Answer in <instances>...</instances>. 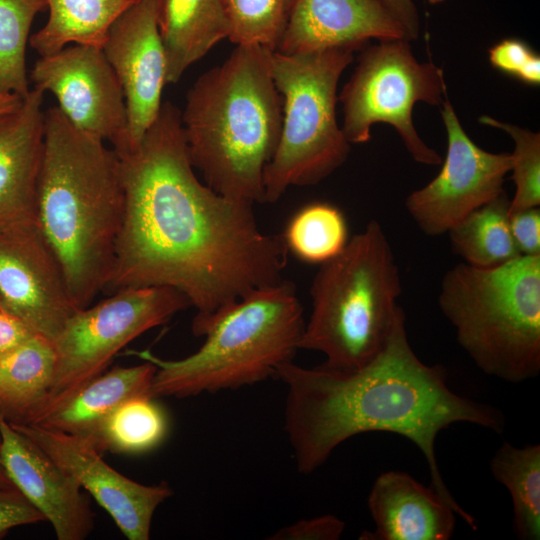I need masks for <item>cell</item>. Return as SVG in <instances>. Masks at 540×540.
I'll return each instance as SVG.
<instances>
[{
    "label": "cell",
    "mask_w": 540,
    "mask_h": 540,
    "mask_svg": "<svg viewBox=\"0 0 540 540\" xmlns=\"http://www.w3.org/2000/svg\"><path fill=\"white\" fill-rule=\"evenodd\" d=\"M494 479L509 492L512 527L521 540L540 539V445L504 442L490 461Z\"/></svg>",
    "instance_id": "25"
},
{
    "label": "cell",
    "mask_w": 540,
    "mask_h": 540,
    "mask_svg": "<svg viewBox=\"0 0 540 540\" xmlns=\"http://www.w3.org/2000/svg\"><path fill=\"white\" fill-rule=\"evenodd\" d=\"M0 459L16 488L43 514L58 540H84L94 516L78 482L0 416Z\"/></svg>",
    "instance_id": "16"
},
{
    "label": "cell",
    "mask_w": 540,
    "mask_h": 540,
    "mask_svg": "<svg viewBox=\"0 0 540 540\" xmlns=\"http://www.w3.org/2000/svg\"><path fill=\"white\" fill-rule=\"evenodd\" d=\"M284 241L300 260L323 264L346 246L348 227L344 214L329 203H312L300 209L288 223Z\"/></svg>",
    "instance_id": "27"
},
{
    "label": "cell",
    "mask_w": 540,
    "mask_h": 540,
    "mask_svg": "<svg viewBox=\"0 0 540 540\" xmlns=\"http://www.w3.org/2000/svg\"><path fill=\"white\" fill-rule=\"evenodd\" d=\"M46 521L43 514L15 486L0 489V537L9 530Z\"/></svg>",
    "instance_id": "33"
},
{
    "label": "cell",
    "mask_w": 540,
    "mask_h": 540,
    "mask_svg": "<svg viewBox=\"0 0 540 540\" xmlns=\"http://www.w3.org/2000/svg\"><path fill=\"white\" fill-rule=\"evenodd\" d=\"M488 57L495 69L527 85L540 84V57L524 41L503 39L489 49Z\"/></svg>",
    "instance_id": "31"
},
{
    "label": "cell",
    "mask_w": 540,
    "mask_h": 540,
    "mask_svg": "<svg viewBox=\"0 0 540 540\" xmlns=\"http://www.w3.org/2000/svg\"><path fill=\"white\" fill-rule=\"evenodd\" d=\"M102 50L124 93L132 150L157 118L167 84L154 0H139L124 12L110 27Z\"/></svg>",
    "instance_id": "15"
},
{
    "label": "cell",
    "mask_w": 540,
    "mask_h": 540,
    "mask_svg": "<svg viewBox=\"0 0 540 540\" xmlns=\"http://www.w3.org/2000/svg\"><path fill=\"white\" fill-rule=\"evenodd\" d=\"M358 64L343 87V133L350 144L371 139V127L387 123L395 128L412 158L439 165L441 157L418 135L412 120L417 102L440 105L447 97L442 68L419 62L408 39L379 41L361 50Z\"/></svg>",
    "instance_id": "9"
},
{
    "label": "cell",
    "mask_w": 540,
    "mask_h": 540,
    "mask_svg": "<svg viewBox=\"0 0 540 540\" xmlns=\"http://www.w3.org/2000/svg\"><path fill=\"white\" fill-rule=\"evenodd\" d=\"M43 97L33 87L17 109L0 115V230L36 222Z\"/></svg>",
    "instance_id": "18"
},
{
    "label": "cell",
    "mask_w": 540,
    "mask_h": 540,
    "mask_svg": "<svg viewBox=\"0 0 540 540\" xmlns=\"http://www.w3.org/2000/svg\"><path fill=\"white\" fill-rule=\"evenodd\" d=\"M139 0H46L48 18L29 39L40 56L71 44L103 47L110 27Z\"/></svg>",
    "instance_id": "23"
},
{
    "label": "cell",
    "mask_w": 540,
    "mask_h": 540,
    "mask_svg": "<svg viewBox=\"0 0 540 540\" xmlns=\"http://www.w3.org/2000/svg\"><path fill=\"white\" fill-rule=\"evenodd\" d=\"M13 486H14V484L8 478L4 468L2 466L1 459H0V489L9 488V487H13Z\"/></svg>",
    "instance_id": "38"
},
{
    "label": "cell",
    "mask_w": 540,
    "mask_h": 540,
    "mask_svg": "<svg viewBox=\"0 0 540 540\" xmlns=\"http://www.w3.org/2000/svg\"><path fill=\"white\" fill-rule=\"evenodd\" d=\"M509 209L510 199L504 191L447 232L454 252L464 263L487 268L521 255L512 236Z\"/></svg>",
    "instance_id": "24"
},
{
    "label": "cell",
    "mask_w": 540,
    "mask_h": 540,
    "mask_svg": "<svg viewBox=\"0 0 540 540\" xmlns=\"http://www.w3.org/2000/svg\"><path fill=\"white\" fill-rule=\"evenodd\" d=\"M270 53L259 45H236L222 64L198 77L181 111L188 154L205 184L251 204L264 202V171L282 125Z\"/></svg>",
    "instance_id": "4"
},
{
    "label": "cell",
    "mask_w": 540,
    "mask_h": 540,
    "mask_svg": "<svg viewBox=\"0 0 540 540\" xmlns=\"http://www.w3.org/2000/svg\"><path fill=\"white\" fill-rule=\"evenodd\" d=\"M442 1H444V0H427V2H429L430 4H433V5L441 3Z\"/></svg>",
    "instance_id": "39"
},
{
    "label": "cell",
    "mask_w": 540,
    "mask_h": 540,
    "mask_svg": "<svg viewBox=\"0 0 540 540\" xmlns=\"http://www.w3.org/2000/svg\"><path fill=\"white\" fill-rule=\"evenodd\" d=\"M438 305L456 339L485 374L522 383L540 373V254L444 274Z\"/></svg>",
    "instance_id": "7"
},
{
    "label": "cell",
    "mask_w": 540,
    "mask_h": 540,
    "mask_svg": "<svg viewBox=\"0 0 540 540\" xmlns=\"http://www.w3.org/2000/svg\"><path fill=\"white\" fill-rule=\"evenodd\" d=\"M45 9L46 0H0V94L28 95L26 49L32 23Z\"/></svg>",
    "instance_id": "28"
},
{
    "label": "cell",
    "mask_w": 540,
    "mask_h": 540,
    "mask_svg": "<svg viewBox=\"0 0 540 540\" xmlns=\"http://www.w3.org/2000/svg\"><path fill=\"white\" fill-rule=\"evenodd\" d=\"M305 321L295 285L283 279L222 311L208 326L203 345L177 360L149 350H127L156 366L151 396L190 397L253 385L276 376L300 349Z\"/></svg>",
    "instance_id": "5"
},
{
    "label": "cell",
    "mask_w": 540,
    "mask_h": 540,
    "mask_svg": "<svg viewBox=\"0 0 540 540\" xmlns=\"http://www.w3.org/2000/svg\"><path fill=\"white\" fill-rule=\"evenodd\" d=\"M22 100L23 99L16 94H0V115L17 109L21 105Z\"/></svg>",
    "instance_id": "37"
},
{
    "label": "cell",
    "mask_w": 540,
    "mask_h": 540,
    "mask_svg": "<svg viewBox=\"0 0 540 540\" xmlns=\"http://www.w3.org/2000/svg\"><path fill=\"white\" fill-rule=\"evenodd\" d=\"M345 530V523L332 514L302 519L282 527L270 540H338Z\"/></svg>",
    "instance_id": "32"
},
{
    "label": "cell",
    "mask_w": 540,
    "mask_h": 540,
    "mask_svg": "<svg viewBox=\"0 0 540 540\" xmlns=\"http://www.w3.org/2000/svg\"><path fill=\"white\" fill-rule=\"evenodd\" d=\"M30 78L54 95L73 126L108 141L118 155L130 150L124 93L102 48L71 44L40 56Z\"/></svg>",
    "instance_id": "12"
},
{
    "label": "cell",
    "mask_w": 540,
    "mask_h": 540,
    "mask_svg": "<svg viewBox=\"0 0 540 540\" xmlns=\"http://www.w3.org/2000/svg\"><path fill=\"white\" fill-rule=\"evenodd\" d=\"M479 122L503 130L513 139L511 154L512 179L515 194L510 199L509 212L540 206V133L501 122L490 116H481Z\"/></svg>",
    "instance_id": "30"
},
{
    "label": "cell",
    "mask_w": 540,
    "mask_h": 540,
    "mask_svg": "<svg viewBox=\"0 0 540 540\" xmlns=\"http://www.w3.org/2000/svg\"><path fill=\"white\" fill-rule=\"evenodd\" d=\"M155 372L156 366L149 361L117 366L92 379L33 424L92 442L103 421L118 405L132 397L151 396Z\"/></svg>",
    "instance_id": "20"
},
{
    "label": "cell",
    "mask_w": 540,
    "mask_h": 540,
    "mask_svg": "<svg viewBox=\"0 0 540 540\" xmlns=\"http://www.w3.org/2000/svg\"><path fill=\"white\" fill-rule=\"evenodd\" d=\"M56 366L53 343L33 334L0 356V416L12 425L32 424L42 411Z\"/></svg>",
    "instance_id": "22"
},
{
    "label": "cell",
    "mask_w": 540,
    "mask_h": 540,
    "mask_svg": "<svg viewBox=\"0 0 540 540\" xmlns=\"http://www.w3.org/2000/svg\"><path fill=\"white\" fill-rule=\"evenodd\" d=\"M124 208L116 151L73 126L57 106L47 109L36 222L79 309L89 306L106 285Z\"/></svg>",
    "instance_id": "3"
},
{
    "label": "cell",
    "mask_w": 540,
    "mask_h": 540,
    "mask_svg": "<svg viewBox=\"0 0 540 540\" xmlns=\"http://www.w3.org/2000/svg\"><path fill=\"white\" fill-rule=\"evenodd\" d=\"M401 38L408 39L380 0H294L276 51L283 54L336 48L357 51L365 48L371 39Z\"/></svg>",
    "instance_id": "17"
},
{
    "label": "cell",
    "mask_w": 540,
    "mask_h": 540,
    "mask_svg": "<svg viewBox=\"0 0 540 540\" xmlns=\"http://www.w3.org/2000/svg\"><path fill=\"white\" fill-rule=\"evenodd\" d=\"M167 62V84H176L185 71L218 42L229 37L221 0H154Z\"/></svg>",
    "instance_id": "21"
},
{
    "label": "cell",
    "mask_w": 540,
    "mask_h": 540,
    "mask_svg": "<svg viewBox=\"0 0 540 540\" xmlns=\"http://www.w3.org/2000/svg\"><path fill=\"white\" fill-rule=\"evenodd\" d=\"M0 304L51 342L79 310L37 222L0 230Z\"/></svg>",
    "instance_id": "13"
},
{
    "label": "cell",
    "mask_w": 540,
    "mask_h": 540,
    "mask_svg": "<svg viewBox=\"0 0 540 540\" xmlns=\"http://www.w3.org/2000/svg\"><path fill=\"white\" fill-rule=\"evenodd\" d=\"M512 236L522 255L540 254L539 207L510 213Z\"/></svg>",
    "instance_id": "34"
},
{
    "label": "cell",
    "mask_w": 540,
    "mask_h": 540,
    "mask_svg": "<svg viewBox=\"0 0 540 540\" xmlns=\"http://www.w3.org/2000/svg\"><path fill=\"white\" fill-rule=\"evenodd\" d=\"M367 507L373 531L365 540H449L455 530L456 512L431 486L403 471L381 473L373 482Z\"/></svg>",
    "instance_id": "19"
},
{
    "label": "cell",
    "mask_w": 540,
    "mask_h": 540,
    "mask_svg": "<svg viewBox=\"0 0 540 540\" xmlns=\"http://www.w3.org/2000/svg\"><path fill=\"white\" fill-rule=\"evenodd\" d=\"M401 278L390 242L377 220L320 265L311 284L312 312L300 349L322 353L323 366L356 370L387 343L399 315Z\"/></svg>",
    "instance_id": "6"
},
{
    "label": "cell",
    "mask_w": 540,
    "mask_h": 540,
    "mask_svg": "<svg viewBox=\"0 0 540 540\" xmlns=\"http://www.w3.org/2000/svg\"><path fill=\"white\" fill-rule=\"evenodd\" d=\"M404 29L409 40L419 35V15L413 0H380Z\"/></svg>",
    "instance_id": "36"
},
{
    "label": "cell",
    "mask_w": 540,
    "mask_h": 540,
    "mask_svg": "<svg viewBox=\"0 0 540 540\" xmlns=\"http://www.w3.org/2000/svg\"><path fill=\"white\" fill-rule=\"evenodd\" d=\"M441 116L447 134L441 170L405 201L415 224L429 236L447 233L472 211L503 193L512 164L511 154L485 151L471 140L448 96L442 103Z\"/></svg>",
    "instance_id": "11"
},
{
    "label": "cell",
    "mask_w": 540,
    "mask_h": 540,
    "mask_svg": "<svg viewBox=\"0 0 540 540\" xmlns=\"http://www.w3.org/2000/svg\"><path fill=\"white\" fill-rule=\"evenodd\" d=\"M276 376L287 390L284 426L299 473H313L340 444L358 434L401 435L424 456L430 486L469 527L477 528L476 519L458 504L444 482L436 439L456 423L502 433L505 417L489 404L455 393L442 365L419 359L408 340L404 311L384 348L361 368H306L290 361Z\"/></svg>",
    "instance_id": "2"
},
{
    "label": "cell",
    "mask_w": 540,
    "mask_h": 540,
    "mask_svg": "<svg viewBox=\"0 0 540 540\" xmlns=\"http://www.w3.org/2000/svg\"><path fill=\"white\" fill-rule=\"evenodd\" d=\"M35 334L21 319L0 304V356Z\"/></svg>",
    "instance_id": "35"
},
{
    "label": "cell",
    "mask_w": 540,
    "mask_h": 540,
    "mask_svg": "<svg viewBox=\"0 0 540 540\" xmlns=\"http://www.w3.org/2000/svg\"><path fill=\"white\" fill-rule=\"evenodd\" d=\"M44 450L90 493L129 540H148L153 515L172 494L166 482L138 483L110 467L102 453L79 436L38 425H12Z\"/></svg>",
    "instance_id": "14"
},
{
    "label": "cell",
    "mask_w": 540,
    "mask_h": 540,
    "mask_svg": "<svg viewBox=\"0 0 540 540\" xmlns=\"http://www.w3.org/2000/svg\"><path fill=\"white\" fill-rule=\"evenodd\" d=\"M119 157L125 208L103 292L174 288L196 309L192 331L203 336L227 307L283 280V236L260 230L254 204L198 180L174 104L163 102L139 144Z\"/></svg>",
    "instance_id": "1"
},
{
    "label": "cell",
    "mask_w": 540,
    "mask_h": 540,
    "mask_svg": "<svg viewBox=\"0 0 540 540\" xmlns=\"http://www.w3.org/2000/svg\"><path fill=\"white\" fill-rule=\"evenodd\" d=\"M190 306L180 291L156 286L119 290L76 311L52 342L54 379L36 420L101 375L132 340Z\"/></svg>",
    "instance_id": "10"
},
{
    "label": "cell",
    "mask_w": 540,
    "mask_h": 540,
    "mask_svg": "<svg viewBox=\"0 0 540 540\" xmlns=\"http://www.w3.org/2000/svg\"><path fill=\"white\" fill-rule=\"evenodd\" d=\"M156 398L143 395L118 405L90 442L101 453L138 454L157 447L168 432V419Z\"/></svg>",
    "instance_id": "26"
},
{
    "label": "cell",
    "mask_w": 540,
    "mask_h": 540,
    "mask_svg": "<svg viewBox=\"0 0 540 540\" xmlns=\"http://www.w3.org/2000/svg\"><path fill=\"white\" fill-rule=\"evenodd\" d=\"M353 52L271 51L270 69L282 98V125L276 152L264 171V202H276L291 186L317 184L346 161L351 144L337 122V87Z\"/></svg>",
    "instance_id": "8"
},
{
    "label": "cell",
    "mask_w": 540,
    "mask_h": 540,
    "mask_svg": "<svg viewBox=\"0 0 540 540\" xmlns=\"http://www.w3.org/2000/svg\"><path fill=\"white\" fill-rule=\"evenodd\" d=\"M221 3L232 43L277 50L294 0H221Z\"/></svg>",
    "instance_id": "29"
}]
</instances>
